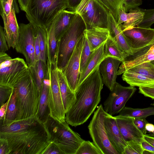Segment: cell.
<instances>
[{
  "label": "cell",
  "mask_w": 154,
  "mask_h": 154,
  "mask_svg": "<svg viewBox=\"0 0 154 154\" xmlns=\"http://www.w3.org/2000/svg\"><path fill=\"white\" fill-rule=\"evenodd\" d=\"M0 143L6 154H44L50 144L43 123L38 117L0 125Z\"/></svg>",
  "instance_id": "6da1fadb"
},
{
  "label": "cell",
  "mask_w": 154,
  "mask_h": 154,
  "mask_svg": "<svg viewBox=\"0 0 154 154\" xmlns=\"http://www.w3.org/2000/svg\"><path fill=\"white\" fill-rule=\"evenodd\" d=\"M99 67L81 83L75 92V100L66 112L65 118L66 123L72 126L86 122L100 101L103 84Z\"/></svg>",
  "instance_id": "7a4b0ae2"
},
{
  "label": "cell",
  "mask_w": 154,
  "mask_h": 154,
  "mask_svg": "<svg viewBox=\"0 0 154 154\" xmlns=\"http://www.w3.org/2000/svg\"><path fill=\"white\" fill-rule=\"evenodd\" d=\"M13 87L16 94L17 107L14 121L37 117L40 92L29 71Z\"/></svg>",
  "instance_id": "3957f363"
},
{
  "label": "cell",
  "mask_w": 154,
  "mask_h": 154,
  "mask_svg": "<svg viewBox=\"0 0 154 154\" xmlns=\"http://www.w3.org/2000/svg\"><path fill=\"white\" fill-rule=\"evenodd\" d=\"M43 123L49 142L54 144L62 154H75L84 140L65 121H60L49 115Z\"/></svg>",
  "instance_id": "277c9868"
},
{
  "label": "cell",
  "mask_w": 154,
  "mask_h": 154,
  "mask_svg": "<svg viewBox=\"0 0 154 154\" xmlns=\"http://www.w3.org/2000/svg\"><path fill=\"white\" fill-rule=\"evenodd\" d=\"M68 8L67 0H29L25 12L29 22L47 29L58 14Z\"/></svg>",
  "instance_id": "5b68a950"
},
{
  "label": "cell",
  "mask_w": 154,
  "mask_h": 154,
  "mask_svg": "<svg viewBox=\"0 0 154 154\" xmlns=\"http://www.w3.org/2000/svg\"><path fill=\"white\" fill-rule=\"evenodd\" d=\"M86 29L83 19L76 13L69 29L57 41L56 60L58 69L62 70L65 67Z\"/></svg>",
  "instance_id": "8992f818"
},
{
  "label": "cell",
  "mask_w": 154,
  "mask_h": 154,
  "mask_svg": "<svg viewBox=\"0 0 154 154\" xmlns=\"http://www.w3.org/2000/svg\"><path fill=\"white\" fill-rule=\"evenodd\" d=\"M75 12L83 19L86 29H108L109 11L97 0H82Z\"/></svg>",
  "instance_id": "52a82bcc"
},
{
  "label": "cell",
  "mask_w": 154,
  "mask_h": 154,
  "mask_svg": "<svg viewBox=\"0 0 154 154\" xmlns=\"http://www.w3.org/2000/svg\"><path fill=\"white\" fill-rule=\"evenodd\" d=\"M106 112L100 104L94 112L89 124V132L93 142L102 154H119L110 143L104 125Z\"/></svg>",
  "instance_id": "ba28073f"
},
{
  "label": "cell",
  "mask_w": 154,
  "mask_h": 154,
  "mask_svg": "<svg viewBox=\"0 0 154 154\" xmlns=\"http://www.w3.org/2000/svg\"><path fill=\"white\" fill-rule=\"evenodd\" d=\"M29 71L23 59H12L5 52H0V85L13 87Z\"/></svg>",
  "instance_id": "9c48e42d"
},
{
  "label": "cell",
  "mask_w": 154,
  "mask_h": 154,
  "mask_svg": "<svg viewBox=\"0 0 154 154\" xmlns=\"http://www.w3.org/2000/svg\"><path fill=\"white\" fill-rule=\"evenodd\" d=\"M47 65L50 80L48 96L50 115L56 119L63 122L65 121L66 112L60 92L56 61L47 63Z\"/></svg>",
  "instance_id": "30bf717a"
},
{
  "label": "cell",
  "mask_w": 154,
  "mask_h": 154,
  "mask_svg": "<svg viewBox=\"0 0 154 154\" xmlns=\"http://www.w3.org/2000/svg\"><path fill=\"white\" fill-rule=\"evenodd\" d=\"M136 90L134 86L125 87L116 82L103 103L104 111L112 116L119 113Z\"/></svg>",
  "instance_id": "8fae6325"
},
{
  "label": "cell",
  "mask_w": 154,
  "mask_h": 154,
  "mask_svg": "<svg viewBox=\"0 0 154 154\" xmlns=\"http://www.w3.org/2000/svg\"><path fill=\"white\" fill-rule=\"evenodd\" d=\"M18 42L15 49L25 57L29 67L34 66L35 60L34 39L32 26L31 23H20Z\"/></svg>",
  "instance_id": "7c38bea8"
},
{
  "label": "cell",
  "mask_w": 154,
  "mask_h": 154,
  "mask_svg": "<svg viewBox=\"0 0 154 154\" xmlns=\"http://www.w3.org/2000/svg\"><path fill=\"white\" fill-rule=\"evenodd\" d=\"M84 35L77 42L66 65L62 70L69 87L74 92L79 86L80 58Z\"/></svg>",
  "instance_id": "4fadbf2b"
},
{
  "label": "cell",
  "mask_w": 154,
  "mask_h": 154,
  "mask_svg": "<svg viewBox=\"0 0 154 154\" xmlns=\"http://www.w3.org/2000/svg\"><path fill=\"white\" fill-rule=\"evenodd\" d=\"M123 32L134 54L150 45L154 38V29L151 28L135 26L123 31Z\"/></svg>",
  "instance_id": "5bb4252c"
},
{
  "label": "cell",
  "mask_w": 154,
  "mask_h": 154,
  "mask_svg": "<svg viewBox=\"0 0 154 154\" xmlns=\"http://www.w3.org/2000/svg\"><path fill=\"white\" fill-rule=\"evenodd\" d=\"M104 125L111 144L119 154H123L127 143L119 131L115 117L106 113L105 116Z\"/></svg>",
  "instance_id": "9a60e30c"
},
{
  "label": "cell",
  "mask_w": 154,
  "mask_h": 154,
  "mask_svg": "<svg viewBox=\"0 0 154 154\" xmlns=\"http://www.w3.org/2000/svg\"><path fill=\"white\" fill-rule=\"evenodd\" d=\"M15 12L13 6L9 14L6 15L0 12L4 23V29L9 48H15L19 37L20 27L17 22Z\"/></svg>",
  "instance_id": "2e32d148"
},
{
  "label": "cell",
  "mask_w": 154,
  "mask_h": 154,
  "mask_svg": "<svg viewBox=\"0 0 154 154\" xmlns=\"http://www.w3.org/2000/svg\"><path fill=\"white\" fill-rule=\"evenodd\" d=\"M114 117L119 131L126 142L133 140L141 143L143 134L134 124V118L119 115Z\"/></svg>",
  "instance_id": "e0dca14e"
},
{
  "label": "cell",
  "mask_w": 154,
  "mask_h": 154,
  "mask_svg": "<svg viewBox=\"0 0 154 154\" xmlns=\"http://www.w3.org/2000/svg\"><path fill=\"white\" fill-rule=\"evenodd\" d=\"M122 61L109 57L104 59L99 65V69L103 84L112 91L116 82L118 69Z\"/></svg>",
  "instance_id": "ac0fdd59"
},
{
  "label": "cell",
  "mask_w": 154,
  "mask_h": 154,
  "mask_svg": "<svg viewBox=\"0 0 154 154\" xmlns=\"http://www.w3.org/2000/svg\"><path fill=\"white\" fill-rule=\"evenodd\" d=\"M108 29L109 35L115 40L120 49L129 56L134 54L133 51L120 25L109 12L108 15Z\"/></svg>",
  "instance_id": "d6986e66"
},
{
  "label": "cell",
  "mask_w": 154,
  "mask_h": 154,
  "mask_svg": "<svg viewBox=\"0 0 154 154\" xmlns=\"http://www.w3.org/2000/svg\"><path fill=\"white\" fill-rule=\"evenodd\" d=\"M129 12L125 11L123 3L119 9V19L117 21L120 25L122 31L136 26L142 21L144 13L139 7L129 10Z\"/></svg>",
  "instance_id": "ffe728a7"
},
{
  "label": "cell",
  "mask_w": 154,
  "mask_h": 154,
  "mask_svg": "<svg viewBox=\"0 0 154 154\" xmlns=\"http://www.w3.org/2000/svg\"><path fill=\"white\" fill-rule=\"evenodd\" d=\"M139 51L140 54L131 58L127 57L122 63L118 71L117 75H121L130 68L140 64L154 60V47H146Z\"/></svg>",
  "instance_id": "44dd1931"
},
{
  "label": "cell",
  "mask_w": 154,
  "mask_h": 154,
  "mask_svg": "<svg viewBox=\"0 0 154 154\" xmlns=\"http://www.w3.org/2000/svg\"><path fill=\"white\" fill-rule=\"evenodd\" d=\"M50 80L49 72L47 73L43 80L41 90L37 117L42 123L45 122L50 115L48 96Z\"/></svg>",
  "instance_id": "7402d4cb"
},
{
  "label": "cell",
  "mask_w": 154,
  "mask_h": 154,
  "mask_svg": "<svg viewBox=\"0 0 154 154\" xmlns=\"http://www.w3.org/2000/svg\"><path fill=\"white\" fill-rule=\"evenodd\" d=\"M76 14L75 11L64 10L61 11L53 21L57 41L69 29Z\"/></svg>",
  "instance_id": "603a6c76"
},
{
  "label": "cell",
  "mask_w": 154,
  "mask_h": 154,
  "mask_svg": "<svg viewBox=\"0 0 154 154\" xmlns=\"http://www.w3.org/2000/svg\"><path fill=\"white\" fill-rule=\"evenodd\" d=\"M84 33L88 41L92 51L105 43L109 36L108 29L100 27L86 29Z\"/></svg>",
  "instance_id": "cb8c5ba5"
},
{
  "label": "cell",
  "mask_w": 154,
  "mask_h": 154,
  "mask_svg": "<svg viewBox=\"0 0 154 154\" xmlns=\"http://www.w3.org/2000/svg\"><path fill=\"white\" fill-rule=\"evenodd\" d=\"M105 43L95 50L88 61L83 70L81 73L79 85L106 58L104 53Z\"/></svg>",
  "instance_id": "d4e9b609"
},
{
  "label": "cell",
  "mask_w": 154,
  "mask_h": 154,
  "mask_svg": "<svg viewBox=\"0 0 154 154\" xmlns=\"http://www.w3.org/2000/svg\"><path fill=\"white\" fill-rule=\"evenodd\" d=\"M60 93L66 112L75 100V93L69 87L61 70L58 69Z\"/></svg>",
  "instance_id": "484cf974"
},
{
  "label": "cell",
  "mask_w": 154,
  "mask_h": 154,
  "mask_svg": "<svg viewBox=\"0 0 154 154\" xmlns=\"http://www.w3.org/2000/svg\"><path fill=\"white\" fill-rule=\"evenodd\" d=\"M104 53L106 58L111 57L124 61L129 55L124 52L110 35L104 45Z\"/></svg>",
  "instance_id": "4316f807"
},
{
  "label": "cell",
  "mask_w": 154,
  "mask_h": 154,
  "mask_svg": "<svg viewBox=\"0 0 154 154\" xmlns=\"http://www.w3.org/2000/svg\"><path fill=\"white\" fill-rule=\"evenodd\" d=\"M29 68L38 90L40 92L43 80L48 72L47 65L40 60L37 61L34 66Z\"/></svg>",
  "instance_id": "83f0119b"
},
{
  "label": "cell",
  "mask_w": 154,
  "mask_h": 154,
  "mask_svg": "<svg viewBox=\"0 0 154 154\" xmlns=\"http://www.w3.org/2000/svg\"><path fill=\"white\" fill-rule=\"evenodd\" d=\"M46 29L47 61L52 62L56 60V52L57 42L55 33L53 22Z\"/></svg>",
  "instance_id": "f1b7e54d"
},
{
  "label": "cell",
  "mask_w": 154,
  "mask_h": 154,
  "mask_svg": "<svg viewBox=\"0 0 154 154\" xmlns=\"http://www.w3.org/2000/svg\"><path fill=\"white\" fill-rule=\"evenodd\" d=\"M123 80L130 85L140 87L154 83V80L140 74L126 71L123 73Z\"/></svg>",
  "instance_id": "f546056e"
},
{
  "label": "cell",
  "mask_w": 154,
  "mask_h": 154,
  "mask_svg": "<svg viewBox=\"0 0 154 154\" xmlns=\"http://www.w3.org/2000/svg\"><path fill=\"white\" fill-rule=\"evenodd\" d=\"M119 115L134 118H146L154 115V107L144 108H134L125 107L119 112Z\"/></svg>",
  "instance_id": "4dcf8cb0"
},
{
  "label": "cell",
  "mask_w": 154,
  "mask_h": 154,
  "mask_svg": "<svg viewBox=\"0 0 154 154\" xmlns=\"http://www.w3.org/2000/svg\"><path fill=\"white\" fill-rule=\"evenodd\" d=\"M17 113L16 94L14 91L9 98L5 117L2 120H0L1 124H7L14 121Z\"/></svg>",
  "instance_id": "1f68e13d"
},
{
  "label": "cell",
  "mask_w": 154,
  "mask_h": 154,
  "mask_svg": "<svg viewBox=\"0 0 154 154\" xmlns=\"http://www.w3.org/2000/svg\"><path fill=\"white\" fill-rule=\"evenodd\" d=\"M127 71L138 73L154 80V65L150 62L140 64Z\"/></svg>",
  "instance_id": "d6a6232c"
},
{
  "label": "cell",
  "mask_w": 154,
  "mask_h": 154,
  "mask_svg": "<svg viewBox=\"0 0 154 154\" xmlns=\"http://www.w3.org/2000/svg\"><path fill=\"white\" fill-rule=\"evenodd\" d=\"M37 26L39 40L41 60L44 63L47 64V29L45 28Z\"/></svg>",
  "instance_id": "836d02e7"
},
{
  "label": "cell",
  "mask_w": 154,
  "mask_h": 154,
  "mask_svg": "<svg viewBox=\"0 0 154 154\" xmlns=\"http://www.w3.org/2000/svg\"><path fill=\"white\" fill-rule=\"evenodd\" d=\"M94 51H91L88 41L84 34L83 45L80 58V75L83 70Z\"/></svg>",
  "instance_id": "e575fe53"
},
{
  "label": "cell",
  "mask_w": 154,
  "mask_h": 154,
  "mask_svg": "<svg viewBox=\"0 0 154 154\" xmlns=\"http://www.w3.org/2000/svg\"><path fill=\"white\" fill-rule=\"evenodd\" d=\"M110 12L117 21L119 19V9L123 4L124 0H97Z\"/></svg>",
  "instance_id": "d590c367"
},
{
  "label": "cell",
  "mask_w": 154,
  "mask_h": 154,
  "mask_svg": "<svg viewBox=\"0 0 154 154\" xmlns=\"http://www.w3.org/2000/svg\"><path fill=\"white\" fill-rule=\"evenodd\" d=\"M102 154L93 142L84 140L81 143L75 154Z\"/></svg>",
  "instance_id": "8d00e7d4"
},
{
  "label": "cell",
  "mask_w": 154,
  "mask_h": 154,
  "mask_svg": "<svg viewBox=\"0 0 154 154\" xmlns=\"http://www.w3.org/2000/svg\"><path fill=\"white\" fill-rule=\"evenodd\" d=\"M144 13L142 21L136 26L146 28H151L154 23V9H145L140 8Z\"/></svg>",
  "instance_id": "74e56055"
},
{
  "label": "cell",
  "mask_w": 154,
  "mask_h": 154,
  "mask_svg": "<svg viewBox=\"0 0 154 154\" xmlns=\"http://www.w3.org/2000/svg\"><path fill=\"white\" fill-rule=\"evenodd\" d=\"M127 143L123 154H143L144 150L141 143L133 140L128 142Z\"/></svg>",
  "instance_id": "f35d334b"
},
{
  "label": "cell",
  "mask_w": 154,
  "mask_h": 154,
  "mask_svg": "<svg viewBox=\"0 0 154 154\" xmlns=\"http://www.w3.org/2000/svg\"><path fill=\"white\" fill-rule=\"evenodd\" d=\"M0 12L8 15L10 13L13 6L16 13L19 12V8L16 0H7L6 1L0 0Z\"/></svg>",
  "instance_id": "ab89813d"
},
{
  "label": "cell",
  "mask_w": 154,
  "mask_h": 154,
  "mask_svg": "<svg viewBox=\"0 0 154 154\" xmlns=\"http://www.w3.org/2000/svg\"><path fill=\"white\" fill-rule=\"evenodd\" d=\"M14 91L13 87L0 85V103L1 106L5 103Z\"/></svg>",
  "instance_id": "60d3db41"
},
{
  "label": "cell",
  "mask_w": 154,
  "mask_h": 154,
  "mask_svg": "<svg viewBox=\"0 0 154 154\" xmlns=\"http://www.w3.org/2000/svg\"><path fill=\"white\" fill-rule=\"evenodd\" d=\"M32 24L33 29L34 39V47L36 61L41 60L40 51L39 46V40L38 27L37 25L35 24L29 22Z\"/></svg>",
  "instance_id": "b9f144b4"
},
{
  "label": "cell",
  "mask_w": 154,
  "mask_h": 154,
  "mask_svg": "<svg viewBox=\"0 0 154 154\" xmlns=\"http://www.w3.org/2000/svg\"><path fill=\"white\" fill-rule=\"evenodd\" d=\"M139 93L148 97L154 99V83L139 87Z\"/></svg>",
  "instance_id": "7bdbcfd3"
},
{
  "label": "cell",
  "mask_w": 154,
  "mask_h": 154,
  "mask_svg": "<svg viewBox=\"0 0 154 154\" xmlns=\"http://www.w3.org/2000/svg\"><path fill=\"white\" fill-rule=\"evenodd\" d=\"M8 47L4 33V28L0 26V52H5L8 49Z\"/></svg>",
  "instance_id": "ee69618b"
},
{
  "label": "cell",
  "mask_w": 154,
  "mask_h": 154,
  "mask_svg": "<svg viewBox=\"0 0 154 154\" xmlns=\"http://www.w3.org/2000/svg\"><path fill=\"white\" fill-rule=\"evenodd\" d=\"M134 122L137 128L143 134H146V130L145 126L146 124L148 122L146 118H134Z\"/></svg>",
  "instance_id": "f6af8a7d"
},
{
  "label": "cell",
  "mask_w": 154,
  "mask_h": 154,
  "mask_svg": "<svg viewBox=\"0 0 154 154\" xmlns=\"http://www.w3.org/2000/svg\"><path fill=\"white\" fill-rule=\"evenodd\" d=\"M141 145L144 150L143 154H154V147L146 140L143 138Z\"/></svg>",
  "instance_id": "bcb514c9"
},
{
  "label": "cell",
  "mask_w": 154,
  "mask_h": 154,
  "mask_svg": "<svg viewBox=\"0 0 154 154\" xmlns=\"http://www.w3.org/2000/svg\"><path fill=\"white\" fill-rule=\"evenodd\" d=\"M62 154L61 152L54 144L50 143L46 149L44 154Z\"/></svg>",
  "instance_id": "7dc6e473"
},
{
  "label": "cell",
  "mask_w": 154,
  "mask_h": 154,
  "mask_svg": "<svg viewBox=\"0 0 154 154\" xmlns=\"http://www.w3.org/2000/svg\"><path fill=\"white\" fill-rule=\"evenodd\" d=\"M82 0H67L68 8L70 11H75Z\"/></svg>",
  "instance_id": "c3c4849f"
},
{
  "label": "cell",
  "mask_w": 154,
  "mask_h": 154,
  "mask_svg": "<svg viewBox=\"0 0 154 154\" xmlns=\"http://www.w3.org/2000/svg\"><path fill=\"white\" fill-rule=\"evenodd\" d=\"M9 98L5 103L1 106L0 109V120H2L5 117L8 103Z\"/></svg>",
  "instance_id": "681fc988"
},
{
  "label": "cell",
  "mask_w": 154,
  "mask_h": 154,
  "mask_svg": "<svg viewBox=\"0 0 154 154\" xmlns=\"http://www.w3.org/2000/svg\"><path fill=\"white\" fill-rule=\"evenodd\" d=\"M29 0H17L21 10L25 12Z\"/></svg>",
  "instance_id": "f907efd6"
},
{
  "label": "cell",
  "mask_w": 154,
  "mask_h": 154,
  "mask_svg": "<svg viewBox=\"0 0 154 154\" xmlns=\"http://www.w3.org/2000/svg\"><path fill=\"white\" fill-rule=\"evenodd\" d=\"M143 138L154 147V137H151L148 134H143Z\"/></svg>",
  "instance_id": "816d5d0a"
},
{
  "label": "cell",
  "mask_w": 154,
  "mask_h": 154,
  "mask_svg": "<svg viewBox=\"0 0 154 154\" xmlns=\"http://www.w3.org/2000/svg\"><path fill=\"white\" fill-rule=\"evenodd\" d=\"M146 131L150 133H152L154 131V125L152 123L147 122L145 126Z\"/></svg>",
  "instance_id": "f5cc1de1"
},
{
  "label": "cell",
  "mask_w": 154,
  "mask_h": 154,
  "mask_svg": "<svg viewBox=\"0 0 154 154\" xmlns=\"http://www.w3.org/2000/svg\"><path fill=\"white\" fill-rule=\"evenodd\" d=\"M149 48L151 47H154V38L152 42H151V44L147 46Z\"/></svg>",
  "instance_id": "db71d44e"
},
{
  "label": "cell",
  "mask_w": 154,
  "mask_h": 154,
  "mask_svg": "<svg viewBox=\"0 0 154 154\" xmlns=\"http://www.w3.org/2000/svg\"><path fill=\"white\" fill-rule=\"evenodd\" d=\"M148 135L149 136L154 137V131L152 133H150Z\"/></svg>",
  "instance_id": "11a10c76"
},
{
  "label": "cell",
  "mask_w": 154,
  "mask_h": 154,
  "mask_svg": "<svg viewBox=\"0 0 154 154\" xmlns=\"http://www.w3.org/2000/svg\"><path fill=\"white\" fill-rule=\"evenodd\" d=\"M150 62L154 65V60H153L151 61Z\"/></svg>",
  "instance_id": "9f6ffc18"
},
{
  "label": "cell",
  "mask_w": 154,
  "mask_h": 154,
  "mask_svg": "<svg viewBox=\"0 0 154 154\" xmlns=\"http://www.w3.org/2000/svg\"><path fill=\"white\" fill-rule=\"evenodd\" d=\"M151 105L154 107V102L153 103H151Z\"/></svg>",
  "instance_id": "6f0895ef"
},
{
  "label": "cell",
  "mask_w": 154,
  "mask_h": 154,
  "mask_svg": "<svg viewBox=\"0 0 154 154\" xmlns=\"http://www.w3.org/2000/svg\"><path fill=\"white\" fill-rule=\"evenodd\" d=\"M3 1H6L7 0H0Z\"/></svg>",
  "instance_id": "680465c9"
}]
</instances>
